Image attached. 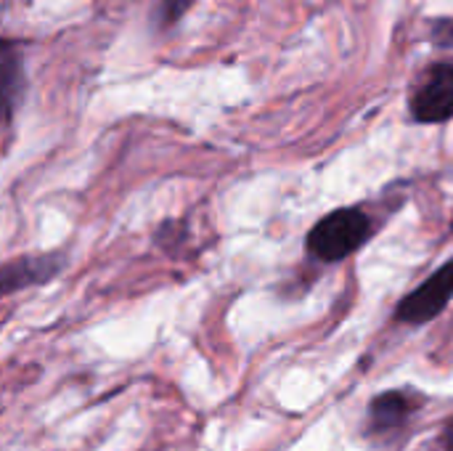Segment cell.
Masks as SVG:
<instances>
[{
	"label": "cell",
	"instance_id": "cell-10",
	"mask_svg": "<svg viewBox=\"0 0 453 451\" xmlns=\"http://www.w3.org/2000/svg\"><path fill=\"white\" fill-rule=\"evenodd\" d=\"M451 231H453V221H451Z\"/></svg>",
	"mask_w": 453,
	"mask_h": 451
},
{
	"label": "cell",
	"instance_id": "cell-5",
	"mask_svg": "<svg viewBox=\"0 0 453 451\" xmlns=\"http://www.w3.org/2000/svg\"><path fill=\"white\" fill-rule=\"evenodd\" d=\"M64 268L61 255H21L0 266V298L27 287H37L58 276Z\"/></svg>",
	"mask_w": 453,
	"mask_h": 451
},
{
	"label": "cell",
	"instance_id": "cell-4",
	"mask_svg": "<svg viewBox=\"0 0 453 451\" xmlns=\"http://www.w3.org/2000/svg\"><path fill=\"white\" fill-rule=\"evenodd\" d=\"M27 93L24 48L19 40L0 37V125L11 122Z\"/></svg>",
	"mask_w": 453,
	"mask_h": 451
},
{
	"label": "cell",
	"instance_id": "cell-8",
	"mask_svg": "<svg viewBox=\"0 0 453 451\" xmlns=\"http://www.w3.org/2000/svg\"><path fill=\"white\" fill-rule=\"evenodd\" d=\"M433 40L441 48H453V21H438L433 27Z\"/></svg>",
	"mask_w": 453,
	"mask_h": 451
},
{
	"label": "cell",
	"instance_id": "cell-6",
	"mask_svg": "<svg viewBox=\"0 0 453 451\" xmlns=\"http://www.w3.org/2000/svg\"><path fill=\"white\" fill-rule=\"evenodd\" d=\"M417 401L403 393V391H385L369 404V433L372 436H385L409 423L414 415Z\"/></svg>",
	"mask_w": 453,
	"mask_h": 451
},
{
	"label": "cell",
	"instance_id": "cell-9",
	"mask_svg": "<svg viewBox=\"0 0 453 451\" xmlns=\"http://www.w3.org/2000/svg\"><path fill=\"white\" fill-rule=\"evenodd\" d=\"M443 441H446V449L453 451V420L449 423V428H446V436H443Z\"/></svg>",
	"mask_w": 453,
	"mask_h": 451
},
{
	"label": "cell",
	"instance_id": "cell-7",
	"mask_svg": "<svg viewBox=\"0 0 453 451\" xmlns=\"http://www.w3.org/2000/svg\"><path fill=\"white\" fill-rule=\"evenodd\" d=\"M194 3H196V0H159L157 8H154V24H157L159 29L175 27V24L186 16V11H188Z\"/></svg>",
	"mask_w": 453,
	"mask_h": 451
},
{
	"label": "cell",
	"instance_id": "cell-1",
	"mask_svg": "<svg viewBox=\"0 0 453 451\" xmlns=\"http://www.w3.org/2000/svg\"><path fill=\"white\" fill-rule=\"evenodd\" d=\"M372 237V221L358 207H340L324 215L305 239V247L313 258L324 263H337L353 255Z\"/></svg>",
	"mask_w": 453,
	"mask_h": 451
},
{
	"label": "cell",
	"instance_id": "cell-3",
	"mask_svg": "<svg viewBox=\"0 0 453 451\" xmlns=\"http://www.w3.org/2000/svg\"><path fill=\"white\" fill-rule=\"evenodd\" d=\"M453 298V258L430 274L414 292H409L395 311V319L403 324H427L446 311Z\"/></svg>",
	"mask_w": 453,
	"mask_h": 451
},
{
	"label": "cell",
	"instance_id": "cell-2",
	"mask_svg": "<svg viewBox=\"0 0 453 451\" xmlns=\"http://www.w3.org/2000/svg\"><path fill=\"white\" fill-rule=\"evenodd\" d=\"M411 117L425 125L446 122L453 117V61L433 64L417 82L411 101Z\"/></svg>",
	"mask_w": 453,
	"mask_h": 451
}]
</instances>
